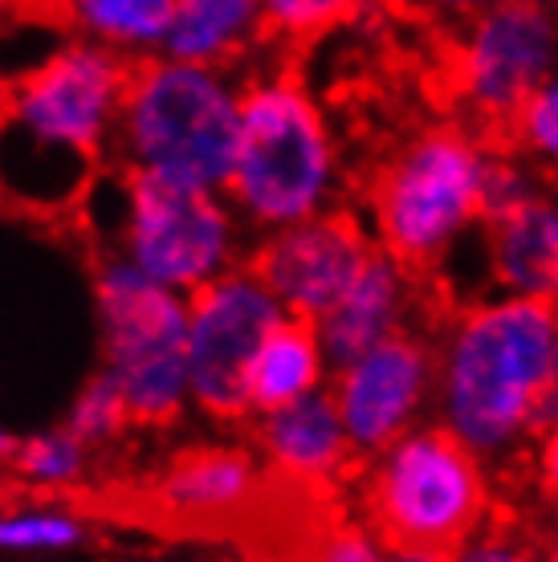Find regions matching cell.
I'll use <instances>...</instances> for the list:
<instances>
[{
	"label": "cell",
	"instance_id": "f546056e",
	"mask_svg": "<svg viewBox=\"0 0 558 562\" xmlns=\"http://www.w3.org/2000/svg\"><path fill=\"white\" fill-rule=\"evenodd\" d=\"M550 4H555V9H558V0H550Z\"/></svg>",
	"mask_w": 558,
	"mask_h": 562
},
{
	"label": "cell",
	"instance_id": "83f0119b",
	"mask_svg": "<svg viewBox=\"0 0 558 562\" xmlns=\"http://www.w3.org/2000/svg\"><path fill=\"white\" fill-rule=\"evenodd\" d=\"M558 412V306H555V375H550V416Z\"/></svg>",
	"mask_w": 558,
	"mask_h": 562
},
{
	"label": "cell",
	"instance_id": "ba28073f",
	"mask_svg": "<svg viewBox=\"0 0 558 562\" xmlns=\"http://www.w3.org/2000/svg\"><path fill=\"white\" fill-rule=\"evenodd\" d=\"M107 367L123 383L131 420L168 428L192 395L188 380V302L180 290L147 278L135 261L111 257L94 269Z\"/></svg>",
	"mask_w": 558,
	"mask_h": 562
},
{
	"label": "cell",
	"instance_id": "603a6c76",
	"mask_svg": "<svg viewBox=\"0 0 558 562\" xmlns=\"http://www.w3.org/2000/svg\"><path fill=\"white\" fill-rule=\"evenodd\" d=\"M510 143L531 159L538 171L558 176V70L531 94V102L517 111Z\"/></svg>",
	"mask_w": 558,
	"mask_h": 562
},
{
	"label": "cell",
	"instance_id": "d6986e66",
	"mask_svg": "<svg viewBox=\"0 0 558 562\" xmlns=\"http://www.w3.org/2000/svg\"><path fill=\"white\" fill-rule=\"evenodd\" d=\"M70 4L78 29L131 57H143V49H164L176 21V0H70Z\"/></svg>",
	"mask_w": 558,
	"mask_h": 562
},
{
	"label": "cell",
	"instance_id": "44dd1931",
	"mask_svg": "<svg viewBox=\"0 0 558 562\" xmlns=\"http://www.w3.org/2000/svg\"><path fill=\"white\" fill-rule=\"evenodd\" d=\"M126 424H135L131 420V404H126L123 383L114 380V371L107 367L102 375H94L78 392L66 428L82 440L86 449H98V445H107V440H114V436L123 432Z\"/></svg>",
	"mask_w": 558,
	"mask_h": 562
},
{
	"label": "cell",
	"instance_id": "2e32d148",
	"mask_svg": "<svg viewBox=\"0 0 558 562\" xmlns=\"http://www.w3.org/2000/svg\"><path fill=\"white\" fill-rule=\"evenodd\" d=\"M412 306H416V269H408L404 261H395L376 245L355 281L343 290V297L319 318V335L331 355V367L347 363L367 347L408 330Z\"/></svg>",
	"mask_w": 558,
	"mask_h": 562
},
{
	"label": "cell",
	"instance_id": "8992f818",
	"mask_svg": "<svg viewBox=\"0 0 558 562\" xmlns=\"http://www.w3.org/2000/svg\"><path fill=\"white\" fill-rule=\"evenodd\" d=\"M489 164L493 147L477 131H420L371 180L376 245L416 273L440 269L486 221Z\"/></svg>",
	"mask_w": 558,
	"mask_h": 562
},
{
	"label": "cell",
	"instance_id": "9c48e42d",
	"mask_svg": "<svg viewBox=\"0 0 558 562\" xmlns=\"http://www.w3.org/2000/svg\"><path fill=\"white\" fill-rule=\"evenodd\" d=\"M558 70V9L550 0H510L465 21L448 86L465 119L510 135L517 111Z\"/></svg>",
	"mask_w": 558,
	"mask_h": 562
},
{
	"label": "cell",
	"instance_id": "8fae6325",
	"mask_svg": "<svg viewBox=\"0 0 558 562\" xmlns=\"http://www.w3.org/2000/svg\"><path fill=\"white\" fill-rule=\"evenodd\" d=\"M290 310L245 261L192 290L188 302V380L212 420H249V371L261 342Z\"/></svg>",
	"mask_w": 558,
	"mask_h": 562
},
{
	"label": "cell",
	"instance_id": "3957f363",
	"mask_svg": "<svg viewBox=\"0 0 558 562\" xmlns=\"http://www.w3.org/2000/svg\"><path fill=\"white\" fill-rule=\"evenodd\" d=\"M310 502L322 497L233 445H196L152 481L86 497L94 514L176 542H319L326 518Z\"/></svg>",
	"mask_w": 558,
	"mask_h": 562
},
{
	"label": "cell",
	"instance_id": "4dcf8cb0",
	"mask_svg": "<svg viewBox=\"0 0 558 562\" xmlns=\"http://www.w3.org/2000/svg\"><path fill=\"white\" fill-rule=\"evenodd\" d=\"M0 493H4V485H0Z\"/></svg>",
	"mask_w": 558,
	"mask_h": 562
},
{
	"label": "cell",
	"instance_id": "6da1fadb",
	"mask_svg": "<svg viewBox=\"0 0 558 562\" xmlns=\"http://www.w3.org/2000/svg\"><path fill=\"white\" fill-rule=\"evenodd\" d=\"M550 375L555 306L481 294L436 338L433 420L489 464H514L550 420Z\"/></svg>",
	"mask_w": 558,
	"mask_h": 562
},
{
	"label": "cell",
	"instance_id": "4fadbf2b",
	"mask_svg": "<svg viewBox=\"0 0 558 562\" xmlns=\"http://www.w3.org/2000/svg\"><path fill=\"white\" fill-rule=\"evenodd\" d=\"M371 249H376L371 228H364L347 212L326 209L319 216L274 228L261 240V249L249 257V266L261 273V281L290 314L319 323L364 269Z\"/></svg>",
	"mask_w": 558,
	"mask_h": 562
},
{
	"label": "cell",
	"instance_id": "9a60e30c",
	"mask_svg": "<svg viewBox=\"0 0 558 562\" xmlns=\"http://www.w3.org/2000/svg\"><path fill=\"white\" fill-rule=\"evenodd\" d=\"M473 245L489 294L558 306V188H534L514 209L486 216Z\"/></svg>",
	"mask_w": 558,
	"mask_h": 562
},
{
	"label": "cell",
	"instance_id": "52a82bcc",
	"mask_svg": "<svg viewBox=\"0 0 558 562\" xmlns=\"http://www.w3.org/2000/svg\"><path fill=\"white\" fill-rule=\"evenodd\" d=\"M338 151L326 114L293 74H269L241 90V147L228 196L249 225L286 228L331 209Z\"/></svg>",
	"mask_w": 558,
	"mask_h": 562
},
{
	"label": "cell",
	"instance_id": "30bf717a",
	"mask_svg": "<svg viewBox=\"0 0 558 562\" xmlns=\"http://www.w3.org/2000/svg\"><path fill=\"white\" fill-rule=\"evenodd\" d=\"M123 180V249L126 261L164 281L180 294H192L216 273L233 269V212L224 209L221 192L192 183L164 180L155 171L119 168Z\"/></svg>",
	"mask_w": 558,
	"mask_h": 562
},
{
	"label": "cell",
	"instance_id": "7a4b0ae2",
	"mask_svg": "<svg viewBox=\"0 0 558 562\" xmlns=\"http://www.w3.org/2000/svg\"><path fill=\"white\" fill-rule=\"evenodd\" d=\"M135 57L114 45H66L4 86L0 106V192L42 212L78 200L107 168L111 131Z\"/></svg>",
	"mask_w": 558,
	"mask_h": 562
},
{
	"label": "cell",
	"instance_id": "277c9868",
	"mask_svg": "<svg viewBox=\"0 0 558 562\" xmlns=\"http://www.w3.org/2000/svg\"><path fill=\"white\" fill-rule=\"evenodd\" d=\"M241 147V94L216 66L143 54L131 61L107 168L228 192Z\"/></svg>",
	"mask_w": 558,
	"mask_h": 562
},
{
	"label": "cell",
	"instance_id": "7c38bea8",
	"mask_svg": "<svg viewBox=\"0 0 558 562\" xmlns=\"http://www.w3.org/2000/svg\"><path fill=\"white\" fill-rule=\"evenodd\" d=\"M331 395L367 461L436 412V342L416 330L383 338L331 371Z\"/></svg>",
	"mask_w": 558,
	"mask_h": 562
},
{
	"label": "cell",
	"instance_id": "e0dca14e",
	"mask_svg": "<svg viewBox=\"0 0 558 562\" xmlns=\"http://www.w3.org/2000/svg\"><path fill=\"white\" fill-rule=\"evenodd\" d=\"M331 355L322 347L319 323L314 318H298L286 314L274 330L266 335L261 351L253 359L249 371V408L253 416L274 408H286L302 395L326 387L331 375Z\"/></svg>",
	"mask_w": 558,
	"mask_h": 562
},
{
	"label": "cell",
	"instance_id": "5bb4252c",
	"mask_svg": "<svg viewBox=\"0 0 558 562\" xmlns=\"http://www.w3.org/2000/svg\"><path fill=\"white\" fill-rule=\"evenodd\" d=\"M253 440H257L261 461L281 481H290L314 497H326L338 481H347L355 464L364 461L347 424H343V412H338L331 387H319V392L302 395L286 408L261 412Z\"/></svg>",
	"mask_w": 558,
	"mask_h": 562
},
{
	"label": "cell",
	"instance_id": "484cf974",
	"mask_svg": "<svg viewBox=\"0 0 558 562\" xmlns=\"http://www.w3.org/2000/svg\"><path fill=\"white\" fill-rule=\"evenodd\" d=\"M526 477H531V490L538 493L546 514L558 518V412L534 432L531 449H526Z\"/></svg>",
	"mask_w": 558,
	"mask_h": 562
},
{
	"label": "cell",
	"instance_id": "ac0fdd59",
	"mask_svg": "<svg viewBox=\"0 0 558 562\" xmlns=\"http://www.w3.org/2000/svg\"><path fill=\"white\" fill-rule=\"evenodd\" d=\"M257 42H266L261 0H176L164 54L221 70Z\"/></svg>",
	"mask_w": 558,
	"mask_h": 562
},
{
	"label": "cell",
	"instance_id": "ffe728a7",
	"mask_svg": "<svg viewBox=\"0 0 558 562\" xmlns=\"http://www.w3.org/2000/svg\"><path fill=\"white\" fill-rule=\"evenodd\" d=\"M359 9L364 0H261V25H266V42L306 45L350 21Z\"/></svg>",
	"mask_w": 558,
	"mask_h": 562
},
{
	"label": "cell",
	"instance_id": "4316f807",
	"mask_svg": "<svg viewBox=\"0 0 558 562\" xmlns=\"http://www.w3.org/2000/svg\"><path fill=\"white\" fill-rule=\"evenodd\" d=\"M420 4L436 16H448V21H469L477 13L498 9V4H510V0H420Z\"/></svg>",
	"mask_w": 558,
	"mask_h": 562
},
{
	"label": "cell",
	"instance_id": "f1b7e54d",
	"mask_svg": "<svg viewBox=\"0 0 558 562\" xmlns=\"http://www.w3.org/2000/svg\"><path fill=\"white\" fill-rule=\"evenodd\" d=\"M16 449H21V445H16L13 436H4V432H0V464H13Z\"/></svg>",
	"mask_w": 558,
	"mask_h": 562
},
{
	"label": "cell",
	"instance_id": "d4e9b609",
	"mask_svg": "<svg viewBox=\"0 0 558 562\" xmlns=\"http://www.w3.org/2000/svg\"><path fill=\"white\" fill-rule=\"evenodd\" d=\"M314 554L335 562H371V559H383L388 547H383V538L376 535L371 521L367 526H359V521H326Z\"/></svg>",
	"mask_w": 558,
	"mask_h": 562
},
{
	"label": "cell",
	"instance_id": "5b68a950",
	"mask_svg": "<svg viewBox=\"0 0 558 562\" xmlns=\"http://www.w3.org/2000/svg\"><path fill=\"white\" fill-rule=\"evenodd\" d=\"M367 521L400 559H461L493 518V464L445 424H420L367 457Z\"/></svg>",
	"mask_w": 558,
	"mask_h": 562
},
{
	"label": "cell",
	"instance_id": "cb8c5ba5",
	"mask_svg": "<svg viewBox=\"0 0 558 562\" xmlns=\"http://www.w3.org/2000/svg\"><path fill=\"white\" fill-rule=\"evenodd\" d=\"M82 542V526L66 514H4L0 550H66Z\"/></svg>",
	"mask_w": 558,
	"mask_h": 562
},
{
	"label": "cell",
	"instance_id": "7402d4cb",
	"mask_svg": "<svg viewBox=\"0 0 558 562\" xmlns=\"http://www.w3.org/2000/svg\"><path fill=\"white\" fill-rule=\"evenodd\" d=\"M13 473L21 481H33V485H78L86 477V445L70 428H57V432L33 436L25 440L13 457Z\"/></svg>",
	"mask_w": 558,
	"mask_h": 562
}]
</instances>
